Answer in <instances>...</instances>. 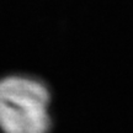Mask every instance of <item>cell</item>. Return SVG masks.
Returning a JSON list of instances; mask_svg holds the SVG:
<instances>
[{"label": "cell", "instance_id": "1", "mask_svg": "<svg viewBox=\"0 0 133 133\" xmlns=\"http://www.w3.org/2000/svg\"><path fill=\"white\" fill-rule=\"evenodd\" d=\"M49 94L38 80L9 76L0 80V129L4 133H49Z\"/></svg>", "mask_w": 133, "mask_h": 133}]
</instances>
